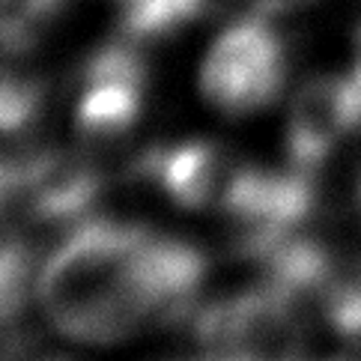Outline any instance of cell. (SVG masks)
Returning <instances> with one entry per match:
<instances>
[{"mask_svg":"<svg viewBox=\"0 0 361 361\" xmlns=\"http://www.w3.org/2000/svg\"><path fill=\"white\" fill-rule=\"evenodd\" d=\"M206 272L197 245L90 215L42 260L36 302L72 341L120 343L149 322L195 314Z\"/></svg>","mask_w":361,"mask_h":361,"instance_id":"6da1fadb","label":"cell"},{"mask_svg":"<svg viewBox=\"0 0 361 361\" xmlns=\"http://www.w3.org/2000/svg\"><path fill=\"white\" fill-rule=\"evenodd\" d=\"M200 361H311L302 302L263 281L195 311Z\"/></svg>","mask_w":361,"mask_h":361,"instance_id":"7a4b0ae2","label":"cell"},{"mask_svg":"<svg viewBox=\"0 0 361 361\" xmlns=\"http://www.w3.org/2000/svg\"><path fill=\"white\" fill-rule=\"evenodd\" d=\"M287 45L263 18H242L218 33L200 66V90L230 117L263 111L287 84Z\"/></svg>","mask_w":361,"mask_h":361,"instance_id":"3957f363","label":"cell"},{"mask_svg":"<svg viewBox=\"0 0 361 361\" xmlns=\"http://www.w3.org/2000/svg\"><path fill=\"white\" fill-rule=\"evenodd\" d=\"M361 128V84L355 75H317L305 81L287 111L290 164L317 171Z\"/></svg>","mask_w":361,"mask_h":361,"instance_id":"277c9868","label":"cell"},{"mask_svg":"<svg viewBox=\"0 0 361 361\" xmlns=\"http://www.w3.org/2000/svg\"><path fill=\"white\" fill-rule=\"evenodd\" d=\"M147 63L132 45H108L87 60L75 105L78 132L90 140H117L144 117Z\"/></svg>","mask_w":361,"mask_h":361,"instance_id":"5b68a950","label":"cell"},{"mask_svg":"<svg viewBox=\"0 0 361 361\" xmlns=\"http://www.w3.org/2000/svg\"><path fill=\"white\" fill-rule=\"evenodd\" d=\"M236 167L230 152L212 140H185L147 159V173L156 176L164 195L185 209L221 206Z\"/></svg>","mask_w":361,"mask_h":361,"instance_id":"8992f818","label":"cell"},{"mask_svg":"<svg viewBox=\"0 0 361 361\" xmlns=\"http://www.w3.org/2000/svg\"><path fill=\"white\" fill-rule=\"evenodd\" d=\"M42 102L45 75L30 27L18 18H0V135L30 126Z\"/></svg>","mask_w":361,"mask_h":361,"instance_id":"52a82bcc","label":"cell"},{"mask_svg":"<svg viewBox=\"0 0 361 361\" xmlns=\"http://www.w3.org/2000/svg\"><path fill=\"white\" fill-rule=\"evenodd\" d=\"M314 299L334 331L343 338H361V257L346 263L331 260Z\"/></svg>","mask_w":361,"mask_h":361,"instance_id":"ba28073f","label":"cell"},{"mask_svg":"<svg viewBox=\"0 0 361 361\" xmlns=\"http://www.w3.org/2000/svg\"><path fill=\"white\" fill-rule=\"evenodd\" d=\"M120 24L132 39L167 36L188 24L209 0H117Z\"/></svg>","mask_w":361,"mask_h":361,"instance_id":"9c48e42d","label":"cell"},{"mask_svg":"<svg viewBox=\"0 0 361 361\" xmlns=\"http://www.w3.org/2000/svg\"><path fill=\"white\" fill-rule=\"evenodd\" d=\"M295 4H302V0H254V6L260 12H281V9H290Z\"/></svg>","mask_w":361,"mask_h":361,"instance_id":"30bf717a","label":"cell"},{"mask_svg":"<svg viewBox=\"0 0 361 361\" xmlns=\"http://www.w3.org/2000/svg\"><path fill=\"white\" fill-rule=\"evenodd\" d=\"M353 75H355V81L361 84V24H358L355 42H353Z\"/></svg>","mask_w":361,"mask_h":361,"instance_id":"8fae6325","label":"cell"},{"mask_svg":"<svg viewBox=\"0 0 361 361\" xmlns=\"http://www.w3.org/2000/svg\"><path fill=\"white\" fill-rule=\"evenodd\" d=\"M355 197H358V209H361V167H358V179H355Z\"/></svg>","mask_w":361,"mask_h":361,"instance_id":"7c38bea8","label":"cell"},{"mask_svg":"<svg viewBox=\"0 0 361 361\" xmlns=\"http://www.w3.org/2000/svg\"><path fill=\"white\" fill-rule=\"evenodd\" d=\"M48 361H66V358H48Z\"/></svg>","mask_w":361,"mask_h":361,"instance_id":"4fadbf2b","label":"cell"}]
</instances>
